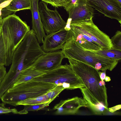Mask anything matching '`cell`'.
Returning a JSON list of instances; mask_svg holds the SVG:
<instances>
[{
  "label": "cell",
  "instance_id": "4fadbf2b",
  "mask_svg": "<svg viewBox=\"0 0 121 121\" xmlns=\"http://www.w3.org/2000/svg\"><path fill=\"white\" fill-rule=\"evenodd\" d=\"M88 107L87 102L84 99L76 97L65 100H62L56 104L53 108L56 110L55 113L56 115H74L80 108Z\"/></svg>",
  "mask_w": 121,
  "mask_h": 121
},
{
  "label": "cell",
  "instance_id": "f546056e",
  "mask_svg": "<svg viewBox=\"0 0 121 121\" xmlns=\"http://www.w3.org/2000/svg\"><path fill=\"white\" fill-rule=\"evenodd\" d=\"M3 17H0V27L1 26Z\"/></svg>",
  "mask_w": 121,
  "mask_h": 121
},
{
  "label": "cell",
  "instance_id": "8fae6325",
  "mask_svg": "<svg viewBox=\"0 0 121 121\" xmlns=\"http://www.w3.org/2000/svg\"><path fill=\"white\" fill-rule=\"evenodd\" d=\"M72 35L71 30H67L64 27L46 35L41 48L45 52L59 50L62 49L65 43Z\"/></svg>",
  "mask_w": 121,
  "mask_h": 121
},
{
  "label": "cell",
  "instance_id": "9a60e30c",
  "mask_svg": "<svg viewBox=\"0 0 121 121\" xmlns=\"http://www.w3.org/2000/svg\"><path fill=\"white\" fill-rule=\"evenodd\" d=\"M75 41L86 49L99 50L103 49L98 44L87 36L74 29L70 28Z\"/></svg>",
  "mask_w": 121,
  "mask_h": 121
},
{
  "label": "cell",
  "instance_id": "5b68a950",
  "mask_svg": "<svg viewBox=\"0 0 121 121\" xmlns=\"http://www.w3.org/2000/svg\"><path fill=\"white\" fill-rule=\"evenodd\" d=\"M57 86L54 84L30 80L10 88L0 99L3 103L16 106L18 102L45 94Z\"/></svg>",
  "mask_w": 121,
  "mask_h": 121
},
{
  "label": "cell",
  "instance_id": "5bb4252c",
  "mask_svg": "<svg viewBox=\"0 0 121 121\" xmlns=\"http://www.w3.org/2000/svg\"><path fill=\"white\" fill-rule=\"evenodd\" d=\"M39 0H31L32 30L35 32L39 43H43L46 36L45 32L40 19L38 4Z\"/></svg>",
  "mask_w": 121,
  "mask_h": 121
},
{
  "label": "cell",
  "instance_id": "cb8c5ba5",
  "mask_svg": "<svg viewBox=\"0 0 121 121\" xmlns=\"http://www.w3.org/2000/svg\"><path fill=\"white\" fill-rule=\"evenodd\" d=\"M6 57L4 44L2 36L0 35V66H5Z\"/></svg>",
  "mask_w": 121,
  "mask_h": 121
},
{
  "label": "cell",
  "instance_id": "d6a6232c",
  "mask_svg": "<svg viewBox=\"0 0 121 121\" xmlns=\"http://www.w3.org/2000/svg\"><path fill=\"white\" fill-rule=\"evenodd\" d=\"M120 2L121 3V0H117Z\"/></svg>",
  "mask_w": 121,
  "mask_h": 121
},
{
  "label": "cell",
  "instance_id": "4dcf8cb0",
  "mask_svg": "<svg viewBox=\"0 0 121 121\" xmlns=\"http://www.w3.org/2000/svg\"><path fill=\"white\" fill-rule=\"evenodd\" d=\"M4 2H5V1L3 0H0V5Z\"/></svg>",
  "mask_w": 121,
  "mask_h": 121
},
{
  "label": "cell",
  "instance_id": "3957f363",
  "mask_svg": "<svg viewBox=\"0 0 121 121\" xmlns=\"http://www.w3.org/2000/svg\"><path fill=\"white\" fill-rule=\"evenodd\" d=\"M30 30L26 22L15 14L3 18L1 34L4 45L6 66L11 64L14 52Z\"/></svg>",
  "mask_w": 121,
  "mask_h": 121
},
{
  "label": "cell",
  "instance_id": "603a6c76",
  "mask_svg": "<svg viewBox=\"0 0 121 121\" xmlns=\"http://www.w3.org/2000/svg\"><path fill=\"white\" fill-rule=\"evenodd\" d=\"M111 40L113 48L121 50V32L120 31L117 30Z\"/></svg>",
  "mask_w": 121,
  "mask_h": 121
},
{
  "label": "cell",
  "instance_id": "d6986e66",
  "mask_svg": "<svg viewBox=\"0 0 121 121\" xmlns=\"http://www.w3.org/2000/svg\"><path fill=\"white\" fill-rule=\"evenodd\" d=\"M52 101L48 99L46 94L30 98L21 101L17 104L18 105H31L46 103Z\"/></svg>",
  "mask_w": 121,
  "mask_h": 121
},
{
  "label": "cell",
  "instance_id": "484cf974",
  "mask_svg": "<svg viewBox=\"0 0 121 121\" xmlns=\"http://www.w3.org/2000/svg\"><path fill=\"white\" fill-rule=\"evenodd\" d=\"M6 73L4 66H0V86Z\"/></svg>",
  "mask_w": 121,
  "mask_h": 121
},
{
  "label": "cell",
  "instance_id": "6da1fadb",
  "mask_svg": "<svg viewBox=\"0 0 121 121\" xmlns=\"http://www.w3.org/2000/svg\"><path fill=\"white\" fill-rule=\"evenodd\" d=\"M68 60L73 70L85 86L80 89L88 107L96 115L101 113L104 107L108 111L107 88L104 82L100 78L99 71L78 60Z\"/></svg>",
  "mask_w": 121,
  "mask_h": 121
},
{
  "label": "cell",
  "instance_id": "7c38bea8",
  "mask_svg": "<svg viewBox=\"0 0 121 121\" xmlns=\"http://www.w3.org/2000/svg\"><path fill=\"white\" fill-rule=\"evenodd\" d=\"M66 10L69 13L71 23L92 19L94 14L93 8L86 0H77L73 6Z\"/></svg>",
  "mask_w": 121,
  "mask_h": 121
},
{
  "label": "cell",
  "instance_id": "30bf717a",
  "mask_svg": "<svg viewBox=\"0 0 121 121\" xmlns=\"http://www.w3.org/2000/svg\"><path fill=\"white\" fill-rule=\"evenodd\" d=\"M93 8L121 24V3L117 0H86Z\"/></svg>",
  "mask_w": 121,
  "mask_h": 121
},
{
  "label": "cell",
  "instance_id": "7a4b0ae2",
  "mask_svg": "<svg viewBox=\"0 0 121 121\" xmlns=\"http://www.w3.org/2000/svg\"><path fill=\"white\" fill-rule=\"evenodd\" d=\"M39 43L34 31L30 30L13 54L10 69L1 83L3 87L7 89L12 87L20 72L45 52Z\"/></svg>",
  "mask_w": 121,
  "mask_h": 121
},
{
  "label": "cell",
  "instance_id": "4316f807",
  "mask_svg": "<svg viewBox=\"0 0 121 121\" xmlns=\"http://www.w3.org/2000/svg\"><path fill=\"white\" fill-rule=\"evenodd\" d=\"M121 108V104L118 105L108 108V111L112 113H113L116 111L120 109Z\"/></svg>",
  "mask_w": 121,
  "mask_h": 121
},
{
  "label": "cell",
  "instance_id": "8992f818",
  "mask_svg": "<svg viewBox=\"0 0 121 121\" xmlns=\"http://www.w3.org/2000/svg\"><path fill=\"white\" fill-rule=\"evenodd\" d=\"M30 80L61 86L67 90L85 87L81 79L67 63Z\"/></svg>",
  "mask_w": 121,
  "mask_h": 121
},
{
  "label": "cell",
  "instance_id": "277c9868",
  "mask_svg": "<svg viewBox=\"0 0 121 121\" xmlns=\"http://www.w3.org/2000/svg\"><path fill=\"white\" fill-rule=\"evenodd\" d=\"M65 58L72 59L90 65L98 71H112L119 61L107 58L86 49L74 40L73 35L66 42L62 49Z\"/></svg>",
  "mask_w": 121,
  "mask_h": 121
},
{
  "label": "cell",
  "instance_id": "1f68e13d",
  "mask_svg": "<svg viewBox=\"0 0 121 121\" xmlns=\"http://www.w3.org/2000/svg\"><path fill=\"white\" fill-rule=\"evenodd\" d=\"M1 32V26L0 27V34Z\"/></svg>",
  "mask_w": 121,
  "mask_h": 121
},
{
  "label": "cell",
  "instance_id": "f1b7e54d",
  "mask_svg": "<svg viewBox=\"0 0 121 121\" xmlns=\"http://www.w3.org/2000/svg\"><path fill=\"white\" fill-rule=\"evenodd\" d=\"M104 80L105 81L108 82L110 81L111 79L108 76H106Z\"/></svg>",
  "mask_w": 121,
  "mask_h": 121
},
{
  "label": "cell",
  "instance_id": "ffe728a7",
  "mask_svg": "<svg viewBox=\"0 0 121 121\" xmlns=\"http://www.w3.org/2000/svg\"><path fill=\"white\" fill-rule=\"evenodd\" d=\"M49 101L41 104L31 105H25L24 109L18 112L19 114H25L28 113V112L31 111H37L42 109L45 107L49 105L51 102Z\"/></svg>",
  "mask_w": 121,
  "mask_h": 121
},
{
  "label": "cell",
  "instance_id": "ba28073f",
  "mask_svg": "<svg viewBox=\"0 0 121 121\" xmlns=\"http://www.w3.org/2000/svg\"><path fill=\"white\" fill-rule=\"evenodd\" d=\"M38 7L42 24L47 35L65 27L66 23L57 10L49 9L47 4L42 1L38 3Z\"/></svg>",
  "mask_w": 121,
  "mask_h": 121
},
{
  "label": "cell",
  "instance_id": "83f0119b",
  "mask_svg": "<svg viewBox=\"0 0 121 121\" xmlns=\"http://www.w3.org/2000/svg\"><path fill=\"white\" fill-rule=\"evenodd\" d=\"M106 70H104L102 72H101L99 71V76L101 79L102 80H104L106 76Z\"/></svg>",
  "mask_w": 121,
  "mask_h": 121
},
{
  "label": "cell",
  "instance_id": "52a82bcc",
  "mask_svg": "<svg viewBox=\"0 0 121 121\" xmlns=\"http://www.w3.org/2000/svg\"><path fill=\"white\" fill-rule=\"evenodd\" d=\"M70 28L79 31L88 36L98 44L103 49L113 48L111 39L100 30L93 23L92 19L71 23Z\"/></svg>",
  "mask_w": 121,
  "mask_h": 121
},
{
  "label": "cell",
  "instance_id": "7402d4cb",
  "mask_svg": "<svg viewBox=\"0 0 121 121\" xmlns=\"http://www.w3.org/2000/svg\"><path fill=\"white\" fill-rule=\"evenodd\" d=\"M65 89L62 86H57L46 94L48 98L52 101Z\"/></svg>",
  "mask_w": 121,
  "mask_h": 121
},
{
  "label": "cell",
  "instance_id": "ac0fdd59",
  "mask_svg": "<svg viewBox=\"0 0 121 121\" xmlns=\"http://www.w3.org/2000/svg\"><path fill=\"white\" fill-rule=\"evenodd\" d=\"M99 55L105 57L121 61V50L113 48L99 50H89Z\"/></svg>",
  "mask_w": 121,
  "mask_h": 121
},
{
  "label": "cell",
  "instance_id": "e0dca14e",
  "mask_svg": "<svg viewBox=\"0 0 121 121\" xmlns=\"http://www.w3.org/2000/svg\"><path fill=\"white\" fill-rule=\"evenodd\" d=\"M31 8V0H11L5 8L13 12L24 9L30 10Z\"/></svg>",
  "mask_w": 121,
  "mask_h": 121
},
{
  "label": "cell",
  "instance_id": "d4e9b609",
  "mask_svg": "<svg viewBox=\"0 0 121 121\" xmlns=\"http://www.w3.org/2000/svg\"><path fill=\"white\" fill-rule=\"evenodd\" d=\"M6 104L2 102L0 103V114H6L12 113L14 114L18 113V112L15 108L9 109L6 108L5 106Z\"/></svg>",
  "mask_w": 121,
  "mask_h": 121
},
{
  "label": "cell",
  "instance_id": "2e32d148",
  "mask_svg": "<svg viewBox=\"0 0 121 121\" xmlns=\"http://www.w3.org/2000/svg\"><path fill=\"white\" fill-rule=\"evenodd\" d=\"M46 73L29 67L20 72L14 81L13 86L29 81Z\"/></svg>",
  "mask_w": 121,
  "mask_h": 121
},
{
  "label": "cell",
  "instance_id": "9c48e42d",
  "mask_svg": "<svg viewBox=\"0 0 121 121\" xmlns=\"http://www.w3.org/2000/svg\"><path fill=\"white\" fill-rule=\"evenodd\" d=\"M64 58L62 50L45 52L39 57L30 67L47 73L61 65Z\"/></svg>",
  "mask_w": 121,
  "mask_h": 121
},
{
  "label": "cell",
  "instance_id": "836d02e7",
  "mask_svg": "<svg viewBox=\"0 0 121 121\" xmlns=\"http://www.w3.org/2000/svg\"><path fill=\"white\" fill-rule=\"evenodd\" d=\"M4 1H5L6 2V1H8L9 0H3Z\"/></svg>",
  "mask_w": 121,
  "mask_h": 121
},
{
  "label": "cell",
  "instance_id": "44dd1931",
  "mask_svg": "<svg viewBox=\"0 0 121 121\" xmlns=\"http://www.w3.org/2000/svg\"><path fill=\"white\" fill-rule=\"evenodd\" d=\"M45 3L49 4L56 7H63L64 8L69 4L71 0H41Z\"/></svg>",
  "mask_w": 121,
  "mask_h": 121
}]
</instances>
